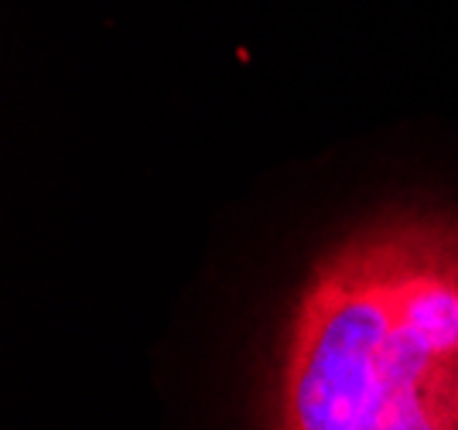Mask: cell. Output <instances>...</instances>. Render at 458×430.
Instances as JSON below:
<instances>
[{"instance_id":"1","label":"cell","mask_w":458,"mask_h":430,"mask_svg":"<svg viewBox=\"0 0 458 430\" xmlns=\"http://www.w3.org/2000/svg\"><path fill=\"white\" fill-rule=\"evenodd\" d=\"M356 430H458V215L420 212L401 318Z\"/></svg>"}]
</instances>
